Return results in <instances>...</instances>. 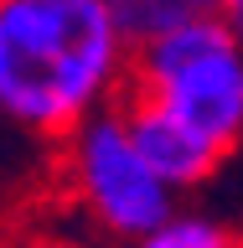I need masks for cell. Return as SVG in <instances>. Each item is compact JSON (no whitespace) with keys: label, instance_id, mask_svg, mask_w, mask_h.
I'll use <instances>...</instances> for the list:
<instances>
[{"label":"cell","instance_id":"6da1fadb","mask_svg":"<svg viewBox=\"0 0 243 248\" xmlns=\"http://www.w3.org/2000/svg\"><path fill=\"white\" fill-rule=\"evenodd\" d=\"M135 46L114 0H0V124L67 140L124 104Z\"/></svg>","mask_w":243,"mask_h":248},{"label":"cell","instance_id":"52a82bcc","mask_svg":"<svg viewBox=\"0 0 243 248\" xmlns=\"http://www.w3.org/2000/svg\"><path fill=\"white\" fill-rule=\"evenodd\" d=\"M217 21L228 26V36L243 46V0H223V11H217Z\"/></svg>","mask_w":243,"mask_h":248},{"label":"cell","instance_id":"9c48e42d","mask_svg":"<svg viewBox=\"0 0 243 248\" xmlns=\"http://www.w3.org/2000/svg\"><path fill=\"white\" fill-rule=\"evenodd\" d=\"M238 248H243V228H238Z\"/></svg>","mask_w":243,"mask_h":248},{"label":"cell","instance_id":"5b68a950","mask_svg":"<svg viewBox=\"0 0 243 248\" xmlns=\"http://www.w3.org/2000/svg\"><path fill=\"white\" fill-rule=\"evenodd\" d=\"M135 248H238V228H228L217 212L207 207H176V212L150 232L140 238Z\"/></svg>","mask_w":243,"mask_h":248},{"label":"cell","instance_id":"3957f363","mask_svg":"<svg viewBox=\"0 0 243 248\" xmlns=\"http://www.w3.org/2000/svg\"><path fill=\"white\" fill-rule=\"evenodd\" d=\"M52 160H57L62 191L73 202V212L88 222V232H98L119 248H135L140 238H150L181 207V197L145 160L124 104L93 114L67 140H57Z\"/></svg>","mask_w":243,"mask_h":248},{"label":"cell","instance_id":"ba28073f","mask_svg":"<svg viewBox=\"0 0 243 248\" xmlns=\"http://www.w3.org/2000/svg\"><path fill=\"white\" fill-rule=\"evenodd\" d=\"M47 248H119V243H109L98 232H83V238H62V243H47Z\"/></svg>","mask_w":243,"mask_h":248},{"label":"cell","instance_id":"7a4b0ae2","mask_svg":"<svg viewBox=\"0 0 243 248\" xmlns=\"http://www.w3.org/2000/svg\"><path fill=\"white\" fill-rule=\"evenodd\" d=\"M124 98L176 119L223 160L243 150V46L217 16L145 36L135 46V78Z\"/></svg>","mask_w":243,"mask_h":248},{"label":"cell","instance_id":"8992f818","mask_svg":"<svg viewBox=\"0 0 243 248\" xmlns=\"http://www.w3.org/2000/svg\"><path fill=\"white\" fill-rule=\"evenodd\" d=\"M114 11H119V21L130 26V36L145 42V36L171 31V26H181V21L217 16V11H223V0H114Z\"/></svg>","mask_w":243,"mask_h":248},{"label":"cell","instance_id":"277c9868","mask_svg":"<svg viewBox=\"0 0 243 248\" xmlns=\"http://www.w3.org/2000/svg\"><path fill=\"white\" fill-rule=\"evenodd\" d=\"M124 114H130V129H135V140H140V150H145V160L161 170V181H166L176 197H186V191H202V186L212 181L217 170L228 166V160H223V155H217L207 140H197L192 129H181V124L166 119V114H155V108L135 104V98H124Z\"/></svg>","mask_w":243,"mask_h":248}]
</instances>
